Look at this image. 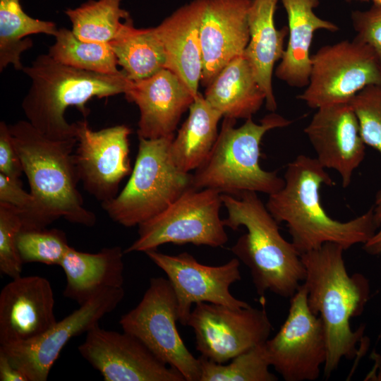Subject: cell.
<instances>
[{
	"label": "cell",
	"mask_w": 381,
	"mask_h": 381,
	"mask_svg": "<svg viewBox=\"0 0 381 381\" xmlns=\"http://www.w3.org/2000/svg\"><path fill=\"white\" fill-rule=\"evenodd\" d=\"M284 179L283 187L269 195L265 205L279 224L286 223L291 243L300 255L329 242L347 250L364 244L379 229L373 206L346 222L327 214L320 201V189L334 183L316 158L298 155L288 164Z\"/></svg>",
	"instance_id": "6da1fadb"
},
{
	"label": "cell",
	"mask_w": 381,
	"mask_h": 381,
	"mask_svg": "<svg viewBox=\"0 0 381 381\" xmlns=\"http://www.w3.org/2000/svg\"><path fill=\"white\" fill-rule=\"evenodd\" d=\"M345 249L336 243H325L301 255L306 269L303 284L308 304L323 323L327 341V358L323 366L326 378L338 368L343 358L358 356V344L365 327L353 330L351 318L360 315L370 296L367 278L349 275L344 259Z\"/></svg>",
	"instance_id": "7a4b0ae2"
},
{
	"label": "cell",
	"mask_w": 381,
	"mask_h": 381,
	"mask_svg": "<svg viewBox=\"0 0 381 381\" xmlns=\"http://www.w3.org/2000/svg\"><path fill=\"white\" fill-rule=\"evenodd\" d=\"M222 200L227 210L224 226L247 230L231 250L249 269L258 294L263 297L269 291L291 298L304 282L306 269L301 255L282 236L279 223L265 204L253 191L236 196L222 194Z\"/></svg>",
	"instance_id": "3957f363"
},
{
	"label": "cell",
	"mask_w": 381,
	"mask_h": 381,
	"mask_svg": "<svg viewBox=\"0 0 381 381\" xmlns=\"http://www.w3.org/2000/svg\"><path fill=\"white\" fill-rule=\"evenodd\" d=\"M22 71L31 81L21 104L27 121L52 140L76 138L75 122L65 119L68 107H76L86 117L89 100L125 94L133 83L122 71L116 74L87 71L59 63L48 54L39 55Z\"/></svg>",
	"instance_id": "277c9868"
},
{
	"label": "cell",
	"mask_w": 381,
	"mask_h": 381,
	"mask_svg": "<svg viewBox=\"0 0 381 381\" xmlns=\"http://www.w3.org/2000/svg\"><path fill=\"white\" fill-rule=\"evenodd\" d=\"M30 192L34 196L43 229L59 218L86 226L95 224L77 186L80 181L73 150L77 139L52 140L29 121L8 125Z\"/></svg>",
	"instance_id": "5b68a950"
},
{
	"label": "cell",
	"mask_w": 381,
	"mask_h": 381,
	"mask_svg": "<svg viewBox=\"0 0 381 381\" xmlns=\"http://www.w3.org/2000/svg\"><path fill=\"white\" fill-rule=\"evenodd\" d=\"M236 120L224 117L214 145L193 175V187L210 188L236 196L244 191L271 195L280 190L284 179L276 171L260 165V143L265 133L291 123L282 116L271 113L259 123L252 117L235 127Z\"/></svg>",
	"instance_id": "8992f818"
},
{
	"label": "cell",
	"mask_w": 381,
	"mask_h": 381,
	"mask_svg": "<svg viewBox=\"0 0 381 381\" xmlns=\"http://www.w3.org/2000/svg\"><path fill=\"white\" fill-rule=\"evenodd\" d=\"M174 135L138 138L135 165L128 181L102 207L115 222L139 226L157 215L193 187V175L179 169L170 154Z\"/></svg>",
	"instance_id": "52a82bcc"
},
{
	"label": "cell",
	"mask_w": 381,
	"mask_h": 381,
	"mask_svg": "<svg viewBox=\"0 0 381 381\" xmlns=\"http://www.w3.org/2000/svg\"><path fill=\"white\" fill-rule=\"evenodd\" d=\"M222 193L191 188L157 215L138 226V237L124 253L147 252L165 243L222 247L228 241L220 209Z\"/></svg>",
	"instance_id": "ba28073f"
},
{
	"label": "cell",
	"mask_w": 381,
	"mask_h": 381,
	"mask_svg": "<svg viewBox=\"0 0 381 381\" xmlns=\"http://www.w3.org/2000/svg\"><path fill=\"white\" fill-rule=\"evenodd\" d=\"M177 301L168 279L152 277L139 303L119 323L159 360L178 370L186 381H200V367L177 329Z\"/></svg>",
	"instance_id": "9c48e42d"
},
{
	"label": "cell",
	"mask_w": 381,
	"mask_h": 381,
	"mask_svg": "<svg viewBox=\"0 0 381 381\" xmlns=\"http://www.w3.org/2000/svg\"><path fill=\"white\" fill-rule=\"evenodd\" d=\"M369 85L381 86V59L368 44L343 40L322 47L311 56L309 82L297 98L317 109L349 102Z\"/></svg>",
	"instance_id": "30bf717a"
},
{
	"label": "cell",
	"mask_w": 381,
	"mask_h": 381,
	"mask_svg": "<svg viewBox=\"0 0 381 381\" xmlns=\"http://www.w3.org/2000/svg\"><path fill=\"white\" fill-rule=\"evenodd\" d=\"M303 282L290 298L288 315L278 332L265 342L271 366L286 381H313L327 358V341L321 318L308 304Z\"/></svg>",
	"instance_id": "8fae6325"
},
{
	"label": "cell",
	"mask_w": 381,
	"mask_h": 381,
	"mask_svg": "<svg viewBox=\"0 0 381 381\" xmlns=\"http://www.w3.org/2000/svg\"><path fill=\"white\" fill-rule=\"evenodd\" d=\"M260 309L234 308L200 302L190 314L188 325L194 331L195 347L200 356L225 363L269 339L272 326L265 299Z\"/></svg>",
	"instance_id": "7c38bea8"
},
{
	"label": "cell",
	"mask_w": 381,
	"mask_h": 381,
	"mask_svg": "<svg viewBox=\"0 0 381 381\" xmlns=\"http://www.w3.org/2000/svg\"><path fill=\"white\" fill-rule=\"evenodd\" d=\"M167 274L177 301L179 322L187 326L193 303L220 304L238 308L250 306L230 292L231 284L241 279L240 261L235 258L225 264H201L190 253L171 255L157 250L145 253Z\"/></svg>",
	"instance_id": "4fadbf2b"
},
{
	"label": "cell",
	"mask_w": 381,
	"mask_h": 381,
	"mask_svg": "<svg viewBox=\"0 0 381 381\" xmlns=\"http://www.w3.org/2000/svg\"><path fill=\"white\" fill-rule=\"evenodd\" d=\"M124 295L123 287L103 290L35 339L16 345L0 346V351L23 373L28 381H45L68 341L98 325L101 318L117 307Z\"/></svg>",
	"instance_id": "5bb4252c"
},
{
	"label": "cell",
	"mask_w": 381,
	"mask_h": 381,
	"mask_svg": "<svg viewBox=\"0 0 381 381\" xmlns=\"http://www.w3.org/2000/svg\"><path fill=\"white\" fill-rule=\"evenodd\" d=\"M78 347L81 356L105 381H186L134 336L107 330L99 324Z\"/></svg>",
	"instance_id": "9a60e30c"
},
{
	"label": "cell",
	"mask_w": 381,
	"mask_h": 381,
	"mask_svg": "<svg viewBox=\"0 0 381 381\" xmlns=\"http://www.w3.org/2000/svg\"><path fill=\"white\" fill-rule=\"evenodd\" d=\"M76 124L75 164L84 188L102 203L118 195L119 184L132 169L131 129L118 125L92 131L87 121Z\"/></svg>",
	"instance_id": "2e32d148"
},
{
	"label": "cell",
	"mask_w": 381,
	"mask_h": 381,
	"mask_svg": "<svg viewBox=\"0 0 381 381\" xmlns=\"http://www.w3.org/2000/svg\"><path fill=\"white\" fill-rule=\"evenodd\" d=\"M50 282L40 276H19L0 293V346L27 343L57 322Z\"/></svg>",
	"instance_id": "e0dca14e"
},
{
	"label": "cell",
	"mask_w": 381,
	"mask_h": 381,
	"mask_svg": "<svg viewBox=\"0 0 381 381\" xmlns=\"http://www.w3.org/2000/svg\"><path fill=\"white\" fill-rule=\"evenodd\" d=\"M304 133L318 162L338 172L343 188L348 187L365 154L358 119L349 102L317 109Z\"/></svg>",
	"instance_id": "ac0fdd59"
},
{
	"label": "cell",
	"mask_w": 381,
	"mask_h": 381,
	"mask_svg": "<svg viewBox=\"0 0 381 381\" xmlns=\"http://www.w3.org/2000/svg\"><path fill=\"white\" fill-rule=\"evenodd\" d=\"M250 1L205 0L200 26L203 86L232 59L243 54L250 39Z\"/></svg>",
	"instance_id": "d6986e66"
},
{
	"label": "cell",
	"mask_w": 381,
	"mask_h": 381,
	"mask_svg": "<svg viewBox=\"0 0 381 381\" xmlns=\"http://www.w3.org/2000/svg\"><path fill=\"white\" fill-rule=\"evenodd\" d=\"M140 111L138 138L157 139L174 135L183 114L195 97L182 79L168 68L133 82L125 94Z\"/></svg>",
	"instance_id": "ffe728a7"
},
{
	"label": "cell",
	"mask_w": 381,
	"mask_h": 381,
	"mask_svg": "<svg viewBox=\"0 0 381 381\" xmlns=\"http://www.w3.org/2000/svg\"><path fill=\"white\" fill-rule=\"evenodd\" d=\"M205 0L180 7L155 27L167 56V66L179 76L194 95L202 70L200 26Z\"/></svg>",
	"instance_id": "44dd1931"
},
{
	"label": "cell",
	"mask_w": 381,
	"mask_h": 381,
	"mask_svg": "<svg viewBox=\"0 0 381 381\" xmlns=\"http://www.w3.org/2000/svg\"><path fill=\"white\" fill-rule=\"evenodd\" d=\"M288 18V43L276 76L293 87H306L311 69L310 49L313 35L318 30L337 32L339 27L318 17L313 9L319 0H280Z\"/></svg>",
	"instance_id": "7402d4cb"
},
{
	"label": "cell",
	"mask_w": 381,
	"mask_h": 381,
	"mask_svg": "<svg viewBox=\"0 0 381 381\" xmlns=\"http://www.w3.org/2000/svg\"><path fill=\"white\" fill-rule=\"evenodd\" d=\"M124 254L120 246L96 253L70 246L60 265L66 278L64 296L80 306L103 290L123 287Z\"/></svg>",
	"instance_id": "603a6c76"
},
{
	"label": "cell",
	"mask_w": 381,
	"mask_h": 381,
	"mask_svg": "<svg viewBox=\"0 0 381 381\" xmlns=\"http://www.w3.org/2000/svg\"><path fill=\"white\" fill-rule=\"evenodd\" d=\"M279 0H251L248 20L250 39L244 51L255 78L265 95L266 108H277L272 90V73L277 61L284 52V43L288 28H276L274 13Z\"/></svg>",
	"instance_id": "cb8c5ba5"
},
{
	"label": "cell",
	"mask_w": 381,
	"mask_h": 381,
	"mask_svg": "<svg viewBox=\"0 0 381 381\" xmlns=\"http://www.w3.org/2000/svg\"><path fill=\"white\" fill-rule=\"evenodd\" d=\"M206 87L205 99L223 117L247 119L265 102V95L244 54L228 63Z\"/></svg>",
	"instance_id": "d4e9b609"
},
{
	"label": "cell",
	"mask_w": 381,
	"mask_h": 381,
	"mask_svg": "<svg viewBox=\"0 0 381 381\" xmlns=\"http://www.w3.org/2000/svg\"><path fill=\"white\" fill-rule=\"evenodd\" d=\"M189 114L170 146L173 162L179 169L190 173L205 160L217 139L222 114L200 93L189 107Z\"/></svg>",
	"instance_id": "484cf974"
},
{
	"label": "cell",
	"mask_w": 381,
	"mask_h": 381,
	"mask_svg": "<svg viewBox=\"0 0 381 381\" xmlns=\"http://www.w3.org/2000/svg\"><path fill=\"white\" fill-rule=\"evenodd\" d=\"M109 44L118 66L133 82L148 78L166 68V52L155 28H135L129 18Z\"/></svg>",
	"instance_id": "4316f807"
},
{
	"label": "cell",
	"mask_w": 381,
	"mask_h": 381,
	"mask_svg": "<svg viewBox=\"0 0 381 381\" xmlns=\"http://www.w3.org/2000/svg\"><path fill=\"white\" fill-rule=\"evenodd\" d=\"M56 24L29 16L23 10L20 0H0V71L12 64L23 71L21 54L32 47L28 36L45 34L55 36Z\"/></svg>",
	"instance_id": "83f0119b"
},
{
	"label": "cell",
	"mask_w": 381,
	"mask_h": 381,
	"mask_svg": "<svg viewBox=\"0 0 381 381\" xmlns=\"http://www.w3.org/2000/svg\"><path fill=\"white\" fill-rule=\"evenodd\" d=\"M121 0H89L64 13L72 24V32L80 40L109 43L123 25L122 19L130 18L121 7Z\"/></svg>",
	"instance_id": "f1b7e54d"
},
{
	"label": "cell",
	"mask_w": 381,
	"mask_h": 381,
	"mask_svg": "<svg viewBox=\"0 0 381 381\" xmlns=\"http://www.w3.org/2000/svg\"><path fill=\"white\" fill-rule=\"evenodd\" d=\"M56 41L48 54L56 61L78 69L106 74H116V56L109 43L80 40L72 30L58 29Z\"/></svg>",
	"instance_id": "f546056e"
},
{
	"label": "cell",
	"mask_w": 381,
	"mask_h": 381,
	"mask_svg": "<svg viewBox=\"0 0 381 381\" xmlns=\"http://www.w3.org/2000/svg\"><path fill=\"white\" fill-rule=\"evenodd\" d=\"M200 381H276L272 373L265 343L233 358L229 363H217L200 356Z\"/></svg>",
	"instance_id": "4dcf8cb0"
},
{
	"label": "cell",
	"mask_w": 381,
	"mask_h": 381,
	"mask_svg": "<svg viewBox=\"0 0 381 381\" xmlns=\"http://www.w3.org/2000/svg\"><path fill=\"white\" fill-rule=\"evenodd\" d=\"M17 246L23 263L59 266L70 248L64 231L46 228L22 229L17 236Z\"/></svg>",
	"instance_id": "1f68e13d"
},
{
	"label": "cell",
	"mask_w": 381,
	"mask_h": 381,
	"mask_svg": "<svg viewBox=\"0 0 381 381\" xmlns=\"http://www.w3.org/2000/svg\"><path fill=\"white\" fill-rule=\"evenodd\" d=\"M365 143L381 155V86L369 85L349 101Z\"/></svg>",
	"instance_id": "d6a6232c"
},
{
	"label": "cell",
	"mask_w": 381,
	"mask_h": 381,
	"mask_svg": "<svg viewBox=\"0 0 381 381\" xmlns=\"http://www.w3.org/2000/svg\"><path fill=\"white\" fill-rule=\"evenodd\" d=\"M23 228L20 216L13 206L0 202V271L14 279L21 276L23 262L17 246Z\"/></svg>",
	"instance_id": "836d02e7"
},
{
	"label": "cell",
	"mask_w": 381,
	"mask_h": 381,
	"mask_svg": "<svg viewBox=\"0 0 381 381\" xmlns=\"http://www.w3.org/2000/svg\"><path fill=\"white\" fill-rule=\"evenodd\" d=\"M0 202L8 204L18 212L22 229H43L34 196L23 189L21 181L13 180L0 173Z\"/></svg>",
	"instance_id": "e575fe53"
},
{
	"label": "cell",
	"mask_w": 381,
	"mask_h": 381,
	"mask_svg": "<svg viewBox=\"0 0 381 381\" xmlns=\"http://www.w3.org/2000/svg\"><path fill=\"white\" fill-rule=\"evenodd\" d=\"M354 39L368 44L381 59V6H374L365 11L352 13Z\"/></svg>",
	"instance_id": "d590c367"
},
{
	"label": "cell",
	"mask_w": 381,
	"mask_h": 381,
	"mask_svg": "<svg viewBox=\"0 0 381 381\" xmlns=\"http://www.w3.org/2000/svg\"><path fill=\"white\" fill-rule=\"evenodd\" d=\"M0 173L15 181H21L20 176L23 173L9 126L5 121L0 122Z\"/></svg>",
	"instance_id": "8d00e7d4"
},
{
	"label": "cell",
	"mask_w": 381,
	"mask_h": 381,
	"mask_svg": "<svg viewBox=\"0 0 381 381\" xmlns=\"http://www.w3.org/2000/svg\"><path fill=\"white\" fill-rule=\"evenodd\" d=\"M374 219L379 226L375 234L363 246V249L372 255H381V189H380L373 205Z\"/></svg>",
	"instance_id": "74e56055"
},
{
	"label": "cell",
	"mask_w": 381,
	"mask_h": 381,
	"mask_svg": "<svg viewBox=\"0 0 381 381\" xmlns=\"http://www.w3.org/2000/svg\"><path fill=\"white\" fill-rule=\"evenodd\" d=\"M0 380L28 381L23 373L16 368L1 351H0Z\"/></svg>",
	"instance_id": "f35d334b"
},
{
	"label": "cell",
	"mask_w": 381,
	"mask_h": 381,
	"mask_svg": "<svg viewBox=\"0 0 381 381\" xmlns=\"http://www.w3.org/2000/svg\"><path fill=\"white\" fill-rule=\"evenodd\" d=\"M373 1L374 6H381V0H372Z\"/></svg>",
	"instance_id": "ab89813d"
},
{
	"label": "cell",
	"mask_w": 381,
	"mask_h": 381,
	"mask_svg": "<svg viewBox=\"0 0 381 381\" xmlns=\"http://www.w3.org/2000/svg\"><path fill=\"white\" fill-rule=\"evenodd\" d=\"M350 1H351V0H350ZM356 1H369V0H356Z\"/></svg>",
	"instance_id": "60d3db41"
}]
</instances>
